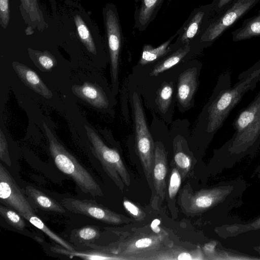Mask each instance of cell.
<instances>
[{"instance_id":"obj_1","label":"cell","mask_w":260,"mask_h":260,"mask_svg":"<svg viewBox=\"0 0 260 260\" xmlns=\"http://www.w3.org/2000/svg\"><path fill=\"white\" fill-rule=\"evenodd\" d=\"M259 82L260 60L241 72L233 86L229 71L221 74L206 110L205 133L213 136L245 93L254 90Z\"/></svg>"},{"instance_id":"obj_2","label":"cell","mask_w":260,"mask_h":260,"mask_svg":"<svg viewBox=\"0 0 260 260\" xmlns=\"http://www.w3.org/2000/svg\"><path fill=\"white\" fill-rule=\"evenodd\" d=\"M235 132L223 146L229 155H241L253 151L260 144V90L234 120Z\"/></svg>"},{"instance_id":"obj_3","label":"cell","mask_w":260,"mask_h":260,"mask_svg":"<svg viewBox=\"0 0 260 260\" xmlns=\"http://www.w3.org/2000/svg\"><path fill=\"white\" fill-rule=\"evenodd\" d=\"M49 142L50 154L58 169L72 178L84 193L101 197L102 190L91 174L58 141L45 122L43 123Z\"/></svg>"},{"instance_id":"obj_4","label":"cell","mask_w":260,"mask_h":260,"mask_svg":"<svg viewBox=\"0 0 260 260\" xmlns=\"http://www.w3.org/2000/svg\"><path fill=\"white\" fill-rule=\"evenodd\" d=\"M88 138L92 144L91 151L98 159L108 175L121 190L128 186L131 180L118 152L108 147L100 136L90 127L85 125Z\"/></svg>"},{"instance_id":"obj_5","label":"cell","mask_w":260,"mask_h":260,"mask_svg":"<svg viewBox=\"0 0 260 260\" xmlns=\"http://www.w3.org/2000/svg\"><path fill=\"white\" fill-rule=\"evenodd\" d=\"M136 148L147 179L152 175L154 160V143L148 129L140 99L133 94Z\"/></svg>"},{"instance_id":"obj_6","label":"cell","mask_w":260,"mask_h":260,"mask_svg":"<svg viewBox=\"0 0 260 260\" xmlns=\"http://www.w3.org/2000/svg\"><path fill=\"white\" fill-rule=\"evenodd\" d=\"M105 25L110 55V72L113 91L118 88L119 60L122 43V30L116 7L108 4L104 10Z\"/></svg>"},{"instance_id":"obj_7","label":"cell","mask_w":260,"mask_h":260,"mask_svg":"<svg viewBox=\"0 0 260 260\" xmlns=\"http://www.w3.org/2000/svg\"><path fill=\"white\" fill-rule=\"evenodd\" d=\"M211 7L209 5L194 8L187 19L176 32V40L171 44L172 50L186 45L197 44L209 22L208 17Z\"/></svg>"},{"instance_id":"obj_8","label":"cell","mask_w":260,"mask_h":260,"mask_svg":"<svg viewBox=\"0 0 260 260\" xmlns=\"http://www.w3.org/2000/svg\"><path fill=\"white\" fill-rule=\"evenodd\" d=\"M1 202L17 211L24 218L34 214L29 202L9 171L0 164Z\"/></svg>"},{"instance_id":"obj_9","label":"cell","mask_w":260,"mask_h":260,"mask_svg":"<svg viewBox=\"0 0 260 260\" xmlns=\"http://www.w3.org/2000/svg\"><path fill=\"white\" fill-rule=\"evenodd\" d=\"M61 204L67 210L109 224H118L126 222V218L91 200L65 198Z\"/></svg>"},{"instance_id":"obj_10","label":"cell","mask_w":260,"mask_h":260,"mask_svg":"<svg viewBox=\"0 0 260 260\" xmlns=\"http://www.w3.org/2000/svg\"><path fill=\"white\" fill-rule=\"evenodd\" d=\"M255 2L256 0H238L221 17L209 22L198 44L205 45L212 42Z\"/></svg>"},{"instance_id":"obj_11","label":"cell","mask_w":260,"mask_h":260,"mask_svg":"<svg viewBox=\"0 0 260 260\" xmlns=\"http://www.w3.org/2000/svg\"><path fill=\"white\" fill-rule=\"evenodd\" d=\"M230 191L228 188L203 189L194 193H183L181 204L185 212L195 214L204 211L219 202Z\"/></svg>"},{"instance_id":"obj_12","label":"cell","mask_w":260,"mask_h":260,"mask_svg":"<svg viewBox=\"0 0 260 260\" xmlns=\"http://www.w3.org/2000/svg\"><path fill=\"white\" fill-rule=\"evenodd\" d=\"M167 172V154L162 144L154 143V160L152 171L153 184L156 193L162 200L165 196L166 177Z\"/></svg>"},{"instance_id":"obj_13","label":"cell","mask_w":260,"mask_h":260,"mask_svg":"<svg viewBox=\"0 0 260 260\" xmlns=\"http://www.w3.org/2000/svg\"><path fill=\"white\" fill-rule=\"evenodd\" d=\"M197 69H188L178 78L177 99L184 108L188 107L198 87Z\"/></svg>"},{"instance_id":"obj_14","label":"cell","mask_w":260,"mask_h":260,"mask_svg":"<svg viewBox=\"0 0 260 260\" xmlns=\"http://www.w3.org/2000/svg\"><path fill=\"white\" fill-rule=\"evenodd\" d=\"M164 0H140L134 13L135 27L145 30L155 19Z\"/></svg>"},{"instance_id":"obj_15","label":"cell","mask_w":260,"mask_h":260,"mask_svg":"<svg viewBox=\"0 0 260 260\" xmlns=\"http://www.w3.org/2000/svg\"><path fill=\"white\" fill-rule=\"evenodd\" d=\"M12 67L21 80L27 87L46 99L52 98V92L34 70L16 61L12 63Z\"/></svg>"},{"instance_id":"obj_16","label":"cell","mask_w":260,"mask_h":260,"mask_svg":"<svg viewBox=\"0 0 260 260\" xmlns=\"http://www.w3.org/2000/svg\"><path fill=\"white\" fill-rule=\"evenodd\" d=\"M74 94L92 106L98 108H106L108 106V99L98 85L86 82L81 85L72 86Z\"/></svg>"},{"instance_id":"obj_17","label":"cell","mask_w":260,"mask_h":260,"mask_svg":"<svg viewBox=\"0 0 260 260\" xmlns=\"http://www.w3.org/2000/svg\"><path fill=\"white\" fill-rule=\"evenodd\" d=\"M25 193L29 201L37 207L46 211L65 213L66 210L62 204L31 186L25 187Z\"/></svg>"},{"instance_id":"obj_18","label":"cell","mask_w":260,"mask_h":260,"mask_svg":"<svg viewBox=\"0 0 260 260\" xmlns=\"http://www.w3.org/2000/svg\"><path fill=\"white\" fill-rule=\"evenodd\" d=\"M176 36L175 33L168 40L156 47H154L150 44H145L142 48L140 64L142 66L150 64L167 55L172 51L171 44Z\"/></svg>"},{"instance_id":"obj_19","label":"cell","mask_w":260,"mask_h":260,"mask_svg":"<svg viewBox=\"0 0 260 260\" xmlns=\"http://www.w3.org/2000/svg\"><path fill=\"white\" fill-rule=\"evenodd\" d=\"M192 47L190 45H186L175 50L154 67L150 76H156L178 64L191 51Z\"/></svg>"},{"instance_id":"obj_20","label":"cell","mask_w":260,"mask_h":260,"mask_svg":"<svg viewBox=\"0 0 260 260\" xmlns=\"http://www.w3.org/2000/svg\"><path fill=\"white\" fill-rule=\"evenodd\" d=\"M100 236V231L99 227L95 225H88L74 230L72 232L70 239L75 244L88 246L93 244Z\"/></svg>"},{"instance_id":"obj_21","label":"cell","mask_w":260,"mask_h":260,"mask_svg":"<svg viewBox=\"0 0 260 260\" xmlns=\"http://www.w3.org/2000/svg\"><path fill=\"white\" fill-rule=\"evenodd\" d=\"M52 251L54 252L63 254L69 256L70 258L78 257L85 259H119L111 256L101 250L94 249V250L87 251H70L67 249L59 247H52Z\"/></svg>"},{"instance_id":"obj_22","label":"cell","mask_w":260,"mask_h":260,"mask_svg":"<svg viewBox=\"0 0 260 260\" xmlns=\"http://www.w3.org/2000/svg\"><path fill=\"white\" fill-rule=\"evenodd\" d=\"M29 55L35 66L42 72H50L57 64L55 57L49 52L29 49Z\"/></svg>"},{"instance_id":"obj_23","label":"cell","mask_w":260,"mask_h":260,"mask_svg":"<svg viewBox=\"0 0 260 260\" xmlns=\"http://www.w3.org/2000/svg\"><path fill=\"white\" fill-rule=\"evenodd\" d=\"M74 19L80 40L88 52L96 55V50L95 44L86 24L78 14L75 15Z\"/></svg>"},{"instance_id":"obj_24","label":"cell","mask_w":260,"mask_h":260,"mask_svg":"<svg viewBox=\"0 0 260 260\" xmlns=\"http://www.w3.org/2000/svg\"><path fill=\"white\" fill-rule=\"evenodd\" d=\"M25 219L38 229L43 232L51 239L55 241L62 247L70 251L75 250V249L70 244L54 233L46 225L40 218L36 216L34 214L26 217Z\"/></svg>"},{"instance_id":"obj_25","label":"cell","mask_w":260,"mask_h":260,"mask_svg":"<svg viewBox=\"0 0 260 260\" xmlns=\"http://www.w3.org/2000/svg\"><path fill=\"white\" fill-rule=\"evenodd\" d=\"M174 159L177 168L182 175V178H184L191 167L192 160L189 156L182 150L179 141L176 144Z\"/></svg>"},{"instance_id":"obj_26","label":"cell","mask_w":260,"mask_h":260,"mask_svg":"<svg viewBox=\"0 0 260 260\" xmlns=\"http://www.w3.org/2000/svg\"><path fill=\"white\" fill-rule=\"evenodd\" d=\"M173 93V85L172 82L164 83L158 90L156 102L162 112L165 113L170 107Z\"/></svg>"},{"instance_id":"obj_27","label":"cell","mask_w":260,"mask_h":260,"mask_svg":"<svg viewBox=\"0 0 260 260\" xmlns=\"http://www.w3.org/2000/svg\"><path fill=\"white\" fill-rule=\"evenodd\" d=\"M0 214L6 222L14 228L22 231L25 227L23 217L15 210L1 205Z\"/></svg>"},{"instance_id":"obj_28","label":"cell","mask_w":260,"mask_h":260,"mask_svg":"<svg viewBox=\"0 0 260 260\" xmlns=\"http://www.w3.org/2000/svg\"><path fill=\"white\" fill-rule=\"evenodd\" d=\"M181 179L178 169L174 168L171 171L168 187V194L170 199H174L178 192L181 184Z\"/></svg>"},{"instance_id":"obj_29","label":"cell","mask_w":260,"mask_h":260,"mask_svg":"<svg viewBox=\"0 0 260 260\" xmlns=\"http://www.w3.org/2000/svg\"><path fill=\"white\" fill-rule=\"evenodd\" d=\"M0 159L10 167L12 162L8 151V143L2 129L0 131Z\"/></svg>"},{"instance_id":"obj_30","label":"cell","mask_w":260,"mask_h":260,"mask_svg":"<svg viewBox=\"0 0 260 260\" xmlns=\"http://www.w3.org/2000/svg\"><path fill=\"white\" fill-rule=\"evenodd\" d=\"M0 20L1 26L6 28L10 20L9 0H0Z\"/></svg>"},{"instance_id":"obj_31","label":"cell","mask_w":260,"mask_h":260,"mask_svg":"<svg viewBox=\"0 0 260 260\" xmlns=\"http://www.w3.org/2000/svg\"><path fill=\"white\" fill-rule=\"evenodd\" d=\"M123 206L127 212L137 220H143L145 214L136 205L131 202L124 200L123 203Z\"/></svg>"},{"instance_id":"obj_32","label":"cell","mask_w":260,"mask_h":260,"mask_svg":"<svg viewBox=\"0 0 260 260\" xmlns=\"http://www.w3.org/2000/svg\"><path fill=\"white\" fill-rule=\"evenodd\" d=\"M156 241L155 238L144 237L138 239L133 244L132 248L135 249H144L153 245Z\"/></svg>"},{"instance_id":"obj_33","label":"cell","mask_w":260,"mask_h":260,"mask_svg":"<svg viewBox=\"0 0 260 260\" xmlns=\"http://www.w3.org/2000/svg\"><path fill=\"white\" fill-rule=\"evenodd\" d=\"M31 8V19L32 20H40V14L39 12V9L38 7L37 0H29Z\"/></svg>"},{"instance_id":"obj_34","label":"cell","mask_w":260,"mask_h":260,"mask_svg":"<svg viewBox=\"0 0 260 260\" xmlns=\"http://www.w3.org/2000/svg\"><path fill=\"white\" fill-rule=\"evenodd\" d=\"M260 228V218L257 220L253 221L250 224H248V225H244L243 227L235 229V231H240V232L246 231L247 230H253V229H257Z\"/></svg>"},{"instance_id":"obj_35","label":"cell","mask_w":260,"mask_h":260,"mask_svg":"<svg viewBox=\"0 0 260 260\" xmlns=\"http://www.w3.org/2000/svg\"><path fill=\"white\" fill-rule=\"evenodd\" d=\"M250 34H257L260 33V21H257L252 23L249 27Z\"/></svg>"},{"instance_id":"obj_36","label":"cell","mask_w":260,"mask_h":260,"mask_svg":"<svg viewBox=\"0 0 260 260\" xmlns=\"http://www.w3.org/2000/svg\"><path fill=\"white\" fill-rule=\"evenodd\" d=\"M24 10L29 15L30 18L31 17V8L29 0H20Z\"/></svg>"},{"instance_id":"obj_37","label":"cell","mask_w":260,"mask_h":260,"mask_svg":"<svg viewBox=\"0 0 260 260\" xmlns=\"http://www.w3.org/2000/svg\"><path fill=\"white\" fill-rule=\"evenodd\" d=\"M160 222V221L158 219H155L152 221L151 224V228L152 230L156 233H158L160 231V229L158 226Z\"/></svg>"},{"instance_id":"obj_38","label":"cell","mask_w":260,"mask_h":260,"mask_svg":"<svg viewBox=\"0 0 260 260\" xmlns=\"http://www.w3.org/2000/svg\"><path fill=\"white\" fill-rule=\"evenodd\" d=\"M215 244H209L205 246V250L207 253L211 254L213 253Z\"/></svg>"},{"instance_id":"obj_39","label":"cell","mask_w":260,"mask_h":260,"mask_svg":"<svg viewBox=\"0 0 260 260\" xmlns=\"http://www.w3.org/2000/svg\"><path fill=\"white\" fill-rule=\"evenodd\" d=\"M230 1L231 0H219L217 5V8H221L223 6L225 5V4L229 3Z\"/></svg>"}]
</instances>
